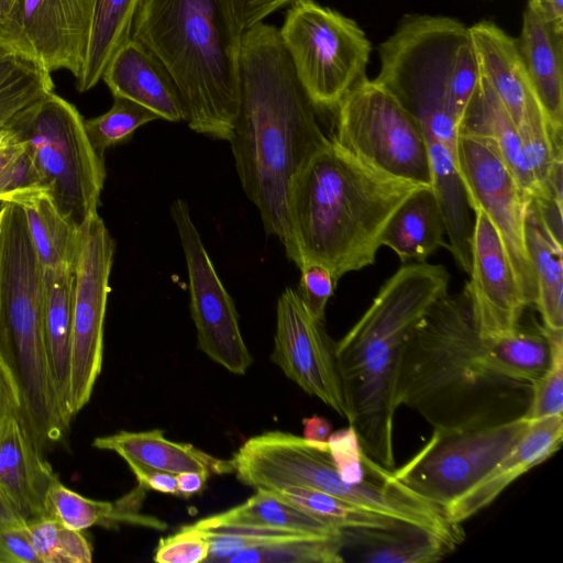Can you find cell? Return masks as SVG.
Returning <instances> with one entry per match:
<instances>
[{
  "instance_id": "obj_1",
  "label": "cell",
  "mask_w": 563,
  "mask_h": 563,
  "mask_svg": "<svg viewBox=\"0 0 563 563\" xmlns=\"http://www.w3.org/2000/svg\"><path fill=\"white\" fill-rule=\"evenodd\" d=\"M299 82L278 27L243 31L239 112L231 140L238 176L264 230L290 244L287 194L301 168L331 140Z\"/></svg>"
},
{
  "instance_id": "obj_2",
  "label": "cell",
  "mask_w": 563,
  "mask_h": 563,
  "mask_svg": "<svg viewBox=\"0 0 563 563\" xmlns=\"http://www.w3.org/2000/svg\"><path fill=\"white\" fill-rule=\"evenodd\" d=\"M532 390L533 384L506 377L487 364L463 288L440 297L408 335L395 404L417 411L433 430L473 431L525 418Z\"/></svg>"
},
{
  "instance_id": "obj_3",
  "label": "cell",
  "mask_w": 563,
  "mask_h": 563,
  "mask_svg": "<svg viewBox=\"0 0 563 563\" xmlns=\"http://www.w3.org/2000/svg\"><path fill=\"white\" fill-rule=\"evenodd\" d=\"M419 187L364 166L331 141L289 187L288 258L298 267L319 263L336 283L373 265L388 221Z\"/></svg>"
},
{
  "instance_id": "obj_4",
  "label": "cell",
  "mask_w": 563,
  "mask_h": 563,
  "mask_svg": "<svg viewBox=\"0 0 563 563\" xmlns=\"http://www.w3.org/2000/svg\"><path fill=\"white\" fill-rule=\"evenodd\" d=\"M450 274L442 265H402L380 287L372 305L335 342V355L350 424L365 455L393 471L395 383L404 344L429 308L448 292Z\"/></svg>"
},
{
  "instance_id": "obj_5",
  "label": "cell",
  "mask_w": 563,
  "mask_h": 563,
  "mask_svg": "<svg viewBox=\"0 0 563 563\" xmlns=\"http://www.w3.org/2000/svg\"><path fill=\"white\" fill-rule=\"evenodd\" d=\"M243 31L232 0H142L131 38L172 77L189 128L229 142L239 112Z\"/></svg>"
},
{
  "instance_id": "obj_6",
  "label": "cell",
  "mask_w": 563,
  "mask_h": 563,
  "mask_svg": "<svg viewBox=\"0 0 563 563\" xmlns=\"http://www.w3.org/2000/svg\"><path fill=\"white\" fill-rule=\"evenodd\" d=\"M1 205L0 339L18 374L26 421L37 443L43 444L59 440L70 423L56 394L48 362L45 274L23 208Z\"/></svg>"
},
{
  "instance_id": "obj_7",
  "label": "cell",
  "mask_w": 563,
  "mask_h": 563,
  "mask_svg": "<svg viewBox=\"0 0 563 563\" xmlns=\"http://www.w3.org/2000/svg\"><path fill=\"white\" fill-rule=\"evenodd\" d=\"M234 474L254 489L303 486L318 489L386 517L422 527L442 539L454 527L444 510L418 496L382 468L373 478L346 484L331 459L328 442H316L283 431L249 438L231 457Z\"/></svg>"
},
{
  "instance_id": "obj_8",
  "label": "cell",
  "mask_w": 563,
  "mask_h": 563,
  "mask_svg": "<svg viewBox=\"0 0 563 563\" xmlns=\"http://www.w3.org/2000/svg\"><path fill=\"white\" fill-rule=\"evenodd\" d=\"M383 85L419 123H459L481 79L470 27L440 15H406L378 48Z\"/></svg>"
},
{
  "instance_id": "obj_9",
  "label": "cell",
  "mask_w": 563,
  "mask_h": 563,
  "mask_svg": "<svg viewBox=\"0 0 563 563\" xmlns=\"http://www.w3.org/2000/svg\"><path fill=\"white\" fill-rule=\"evenodd\" d=\"M55 208L77 228L98 213L104 158L90 144L84 118L54 91L10 122Z\"/></svg>"
},
{
  "instance_id": "obj_10",
  "label": "cell",
  "mask_w": 563,
  "mask_h": 563,
  "mask_svg": "<svg viewBox=\"0 0 563 563\" xmlns=\"http://www.w3.org/2000/svg\"><path fill=\"white\" fill-rule=\"evenodd\" d=\"M297 78L316 109L334 112L366 77L372 44L352 19L314 0L288 5L278 29Z\"/></svg>"
},
{
  "instance_id": "obj_11",
  "label": "cell",
  "mask_w": 563,
  "mask_h": 563,
  "mask_svg": "<svg viewBox=\"0 0 563 563\" xmlns=\"http://www.w3.org/2000/svg\"><path fill=\"white\" fill-rule=\"evenodd\" d=\"M330 140L387 177L431 186L427 143L416 119L377 80L355 85L334 110Z\"/></svg>"
},
{
  "instance_id": "obj_12",
  "label": "cell",
  "mask_w": 563,
  "mask_h": 563,
  "mask_svg": "<svg viewBox=\"0 0 563 563\" xmlns=\"http://www.w3.org/2000/svg\"><path fill=\"white\" fill-rule=\"evenodd\" d=\"M529 420L473 431L433 430L429 441L391 475L443 510L484 479L512 450Z\"/></svg>"
},
{
  "instance_id": "obj_13",
  "label": "cell",
  "mask_w": 563,
  "mask_h": 563,
  "mask_svg": "<svg viewBox=\"0 0 563 563\" xmlns=\"http://www.w3.org/2000/svg\"><path fill=\"white\" fill-rule=\"evenodd\" d=\"M114 247V241L98 213L81 225L74 273L70 361L73 416L90 400L102 367L103 327Z\"/></svg>"
},
{
  "instance_id": "obj_14",
  "label": "cell",
  "mask_w": 563,
  "mask_h": 563,
  "mask_svg": "<svg viewBox=\"0 0 563 563\" xmlns=\"http://www.w3.org/2000/svg\"><path fill=\"white\" fill-rule=\"evenodd\" d=\"M456 158L471 210L481 209L501 239L523 300L534 306L537 286L525 242L528 197L487 140L459 133Z\"/></svg>"
},
{
  "instance_id": "obj_15",
  "label": "cell",
  "mask_w": 563,
  "mask_h": 563,
  "mask_svg": "<svg viewBox=\"0 0 563 563\" xmlns=\"http://www.w3.org/2000/svg\"><path fill=\"white\" fill-rule=\"evenodd\" d=\"M170 214L187 266L189 308L197 332V346L230 373L244 375L253 358L240 330L234 301L217 274L187 202L176 199Z\"/></svg>"
},
{
  "instance_id": "obj_16",
  "label": "cell",
  "mask_w": 563,
  "mask_h": 563,
  "mask_svg": "<svg viewBox=\"0 0 563 563\" xmlns=\"http://www.w3.org/2000/svg\"><path fill=\"white\" fill-rule=\"evenodd\" d=\"M276 317L272 362L302 390L350 422L351 411L338 366L335 342L323 321L310 313L291 287L279 296Z\"/></svg>"
},
{
  "instance_id": "obj_17",
  "label": "cell",
  "mask_w": 563,
  "mask_h": 563,
  "mask_svg": "<svg viewBox=\"0 0 563 563\" xmlns=\"http://www.w3.org/2000/svg\"><path fill=\"white\" fill-rule=\"evenodd\" d=\"M87 24L82 0H13L0 23V49L47 73L82 67Z\"/></svg>"
},
{
  "instance_id": "obj_18",
  "label": "cell",
  "mask_w": 563,
  "mask_h": 563,
  "mask_svg": "<svg viewBox=\"0 0 563 563\" xmlns=\"http://www.w3.org/2000/svg\"><path fill=\"white\" fill-rule=\"evenodd\" d=\"M470 280L464 289L482 339L514 332L527 305L498 232L481 209L473 210Z\"/></svg>"
},
{
  "instance_id": "obj_19",
  "label": "cell",
  "mask_w": 563,
  "mask_h": 563,
  "mask_svg": "<svg viewBox=\"0 0 563 563\" xmlns=\"http://www.w3.org/2000/svg\"><path fill=\"white\" fill-rule=\"evenodd\" d=\"M57 478L40 452L24 413L0 424V486L25 521L45 517V499Z\"/></svg>"
},
{
  "instance_id": "obj_20",
  "label": "cell",
  "mask_w": 563,
  "mask_h": 563,
  "mask_svg": "<svg viewBox=\"0 0 563 563\" xmlns=\"http://www.w3.org/2000/svg\"><path fill=\"white\" fill-rule=\"evenodd\" d=\"M563 440V415L530 420L512 450L478 484L444 508L448 520L460 525L489 506L515 479L550 459Z\"/></svg>"
},
{
  "instance_id": "obj_21",
  "label": "cell",
  "mask_w": 563,
  "mask_h": 563,
  "mask_svg": "<svg viewBox=\"0 0 563 563\" xmlns=\"http://www.w3.org/2000/svg\"><path fill=\"white\" fill-rule=\"evenodd\" d=\"M113 97L130 99L169 122L186 121L180 95L165 67L130 38L113 55L102 78Z\"/></svg>"
},
{
  "instance_id": "obj_22",
  "label": "cell",
  "mask_w": 563,
  "mask_h": 563,
  "mask_svg": "<svg viewBox=\"0 0 563 563\" xmlns=\"http://www.w3.org/2000/svg\"><path fill=\"white\" fill-rule=\"evenodd\" d=\"M516 43L548 123L563 134V31L554 29L529 0Z\"/></svg>"
},
{
  "instance_id": "obj_23",
  "label": "cell",
  "mask_w": 563,
  "mask_h": 563,
  "mask_svg": "<svg viewBox=\"0 0 563 563\" xmlns=\"http://www.w3.org/2000/svg\"><path fill=\"white\" fill-rule=\"evenodd\" d=\"M100 450L112 451L125 463L177 475L183 472H200L209 477L234 473L232 460L213 456L189 443L174 442L163 430L119 431L98 437L92 442Z\"/></svg>"
},
{
  "instance_id": "obj_24",
  "label": "cell",
  "mask_w": 563,
  "mask_h": 563,
  "mask_svg": "<svg viewBox=\"0 0 563 563\" xmlns=\"http://www.w3.org/2000/svg\"><path fill=\"white\" fill-rule=\"evenodd\" d=\"M525 242L537 286L538 309L542 327L563 332V246L547 222L536 198L526 206Z\"/></svg>"
},
{
  "instance_id": "obj_25",
  "label": "cell",
  "mask_w": 563,
  "mask_h": 563,
  "mask_svg": "<svg viewBox=\"0 0 563 563\" xmlns=\"http://www.w3.org/2000/svg\"><path fill=\"white\" fill-rule=\"evenodd\" d=\"M459 133L490 142L528 197H540V189L523 155L520 135L490 85L481 76L467 103Z\"/></svg>"
},
{
  "instance_id": "obj_26",
  "label": "cell",
  "mask_w": 563,
  "mask_h": 563,
  "mask_svg": "<svg viewBox=\"0 0 563 563\" xmlns=\"http://www.w3.org/2000/svg\"><path fill=\"white\" fill-rule=\"evenodd\" d=\"M341 532L342 548L355 545L356 561L367 563H430L455 549L435 533L405 521Z\"/></svg>"
},
{
  "instance_id": "obj_27",
  "label": "cell",
  "mask_w": 563,
  "mask_h": 563,
  "mask_svg": "<svg viewBox=\"0 0 563 563\" xmlns=\"http://www.w3.org/2000/svg\"><path fill=\"white\" fill-rule=\"evenodd\" d=\"M445 223L431 186L415 190L395 211L383 235L382 246L393 250L402 263H423L445 245Z\"/></svg>"
},
{
  "instance_id": "obj_28",
  "label": "cell",
  "mask_w": 563,
  "mask_h": 563,
  "mask_svg": "<svg viewBox=\"0 0 563 563\" xmlns=\"http://www.w3.org/2000/svg\"><path fill=\"white\" fill-rule=\"evenodd\" d=\"M142 0H82L87 41L76 88H93L117 51L131 38L132 25Z\"/></svg>"
},
{
  "instance_id": "obj_29",
  "label": "cell",
  "mask_w": 563,
  "mask_h": 563,
  "mask_svg": "<svg viewBox=\"0 0 563 563\" xmlns=\"http://www.w3.org/2000/svg\"><path fill=\"white\" fill-rule=\"evenodd\" d=\"M75 271L44 269L46 300L44 332L51 373L66 418L70 409V361Z\"/></svg>"
},
{
  "instance_id": "obj_30",
  "label": "cell",
  "mask_w": 563,
  "mask_h": 563,
  "mask_svg": "<svg viewBox=\"0 0 563 563\" xmlns=\"http://www.w3.org/2000/svg\"><path fill=\"white\" fill-rule=\"evenodd\" d=\"M189 526L198 530L267 528L320 538L341 536V530L329 526L262 488L255 489V494L243 504L202 518Z\"/></svg>"
},
{
  "instance_id": "obj_31",
  "label": "cell",
  "mask_w": 563,
  "mask_h": 563,
  "mask_svg": "<svg viewBox=\"0 0 563 563\" xmlns=\"http://www.w3.org/2000/svg\"><path fill=\"white\" fill-rule=\"evenodd\" d=\"M137 494H130L118 503L87 498L64 486L56 478L49 486L45 499V517L57 520L62 526L82 531L96 525L132 522L156 529L165 523L141 516L135 509Z\"/></svg>"
},
{
  "instance_id": "obj_32",
  "label": "cell",
  "mask_w": 563,
  "mask_h": 563,
  "mask_svg": "<svg viewBox=\"0 0 563 563\" xmlns=\"http://www.w3.org/2000/svg\"><path fill=\"white\" fill-rule=\"evenodd\" d=\"M484 347L486 362L495 372L531 384L544 375L552 363V335L538 324H519L509 334L484 340Z\"/></svg>"
},
{
  "instance_id": "obj_33",
  "label": "cell",
  "mask_w": 563,
  "mask_h": 563,
  "mask_svg": "<svg viewBox=\"0 0 563 563\" xmlns=\"http://www.w3.org/2000/svg\"><path fill=\"white\" fill-rule=\"evenodd\" d=\"M21 207L43 268L75 271L80 246V229L62 216L46 194Z\"/></svg>"
},
{
  "instance_id": "obj_34",
  "label": "cell",
  "mask_w": 563,
  "mask_h": 563,
  "mask_svg": "<svg viewBox=\"0 0 563 563\" xmlns=\"http://www.w3.org/2000/svg\"><path fill=\"white\" fill-rule=\"evenodd\" d=\"M266 490L339 530L383 528L401 521L309 487L288 485Z\"/></svg>"
},
{
  "instance_id": "obj_35",
  "label": "cell",
  "mask_w": 563,
  "mask_h": 563,
  "mask_svg": "<svg viewBox=\"0 0 563 563\" xmlns=\"http://www.w3.org/2000/svg\"><path fill=\"white\" fill-rule=\"evenodd\" d=\"M52 91L54 82L49 73L0 49V128Z\"/></svg>"
},
{
  "instance_id": "obj_36",
  "label": "cell",
  "mask_w": 563,
  "mask_h": 563,
  "mask_svg": "<svg viewBox=\"0 0 563 563\" xmlns=\"http://www.w3.org/2000/svg\"><path fill=\"white\" fill-rule=\"evenodd\" d=\"M228 563H339L342 556L340 537H299L272 542L234 554Z\"/></svg>"
},
{
  "instance_id": "obj_37",
  "label": "cell",
  "mask_w": 563,
  "mask_h": 563,
  "mask_svg": "<svg viewBox=\"0 0 563 563\" xmlns=\"http://www.w3.org/2000/svg\"><path fill=\"white\" fill-rule=\"evenodd\" d=\"M150 109L123 97H113L112 107L95 118L84 119V126L96 153L104 158L107 148L128 141L142 125L158 120Z\"/></svg>"
},
{
  "instance_id": "obj_38",
  "label": "cell",
  "mask_w": 563,
  "mask_h": 563,
  "mask_svg": "<svg viewBox=\"0 0 563 563\" xmlns=\"http://www.w3.org/2000/svg\"><path fill=\"white\" fill-rule=\"evenodd\" d=\"M44 194L22 143L0 152V205L22 206Z\"/></svg>"
},
{
  "instance_id": "obj_39",
  "label": "cell",
  "mask_w": 563,
  "mask_h": 563,
  "mask_svg": "<svg viewBox=\"0 0 563 563\" xmlns=\"http://www.w3.org/2000/svg\"><path fill=\"white\" fill-rule=\"evenodd\" d=\"M328 446L334 466L346 484H361L375 477L384 468L365 455L357 433L351 424L333 431L328 440Z\"/></svg>"
},
{
  "instance_id": "obj_40",
  "label": "cell",
  "mask_w": 563,
  "mask_h": 563,
  "mask_svg": "<svg viewBox=\"0 0 563 563\" xmlns=\"http://www.w3.org/2000/svg\"><path fill=\"white\" fill-rule=\"evenodd\" d=\"M550 333L553 341L552 363L544 375L533 383L531 404L525 417L529 421L562 415L563 410V332Z\"/></svg>"
},
{
  "instance_id": "obj_41",
  "label": "cell",
  "mask_w": 563,
  "mask_h": 563,
  "mask_svg": "<svg viewBox=\"0 0 563 563\" xmlns=\"http://www.w3.org/2000/svg\"><path fill=\"white\" fill-rule=\"evenodd\" d=\"M209 552L206 534L188 525L159 539L153 560L157 563H199L208 559Z\"/></svg>"
},
{
  "instance_id": "obj_42",
  "label": "cell",
  "mask_w": 563,
  "mask_h": 563,
  "mask_svg": "<svg viewBox=\"0 0 563 563\" xmlns=\"http://www.w3.org/2000/svg\"><path fill=\"white\" fill-rule=\"evenodd\" d=\"M300 280L298 295L310 313L324 321L325 307L336 287L331 272L314 262H305L299 266Z\"/></svg>"
},
{
  "instance_id": "obj_43",
  "label": "cell",
  "mask_w": 563,
  "mask_h": 563,
  "mask_svg": "<svg viewBox=\"0 0 563 563\" xmlns=\"http://www.w3.org/2000/svg\"><path fill=\"white\" fill-rule=\"evenodd\" d=\"M16 413H24L22 389L9 351L0 339V424Z\"/></svg>"
},
{
  "instance_id": "obj_44",
  "label": "cell",
  "mask_w": 563,
  "mask_h": 563,
  "mask_svg": "<svg viewBox=\"0 0 563 563\" xmlns=\"http://www.w3.org/2000/svg\"><path fill=\"white\" fill-rule=\"evenodd\" d=\"M0 562L41 563L31 544L26 522L0 528Z\"/></svg>"
},
{
  "instance_id": "obj_45",
  "label": "cell",
  "mask_w": 563,
  "mask_h": 563,
  "mask_svg": "<svg viewBox=\"0 0 563 563\" xmlns=\"http://www.w3.org/2000/svg\"><path fill=\"white\" fill-rule=\"evenodd\" d=\"M92 550L81 531L60 525L54 545L52 563H90Z\"/></svg>"
},
{
  "instance_id": "obj_46",
  "label": "cell",
  "mask_w": 563,
  "mask_h": 563,
  "mask_svg": "<svg viewBox=\"0 0 563 563\" xmlns=\"http://www.w3.org/2000/svg\"><path fill=\"white\" fill-rule=\"evenodd\" d=\"M296 0H232L238 21L243 30L264 20Z\"/></svg>"
},
{
  "instance_id": "obj_47",
  "label": "cell",
  "mask_w": 563,
  "mask_h": 563,
  "mask_svg": "<svg viewBox=\"0 0 563 563\" xmlns=\"http://www.w3.org/2000/svg\"><path fill=\"white\" fill-rule=\"evenodd\" d=\"M140 486L162 494L178 495L176 475L128 462Z\"/></svg>"
},
{
  "instance_id": "obj_48",
  "label": "cell",
  "mask_w": 563,
  "mask_h": 563,
  "mask_svg": "<svg viewBox=\"0 0 563 563\" xmlns=\"http://www.w3.org/2000/svg\"><path fill=\"white\" fill-rule=\"evenodd\" d=\"M303 438L316 442H328L333 432L330 420L320 416H312L302 419Z\"/></svg>"
},
{
  "instance_id": "obj_49",
  "label": "cell",
  "mask_w": 563,
  "mask_h": 563,
  "mask_svg": "<svg viewBox=\"0 0 563 563\" xmlns=\"http://www.w3.org/2000/svg\"><path fill=\"white\" fill-rule=\"evenodd\" d=\"M208 478V475L195 471L177 474L176 479L178 495L190 497L200 493L205 488Z\"/></svg>"
},
{
  "instance_id": "obj_50",
  "label": "cell",
  "mask_w": 563,
  "mask_h": 563,
  "mask_svg": "<svg viewBox=\"0 0 563 563\" xmlns=\"http://www.w3.org/2000/svg\"><path fill=\"white\" fill-rule=\"evenodd\" d=\"M537 4L540 7L547 21L558 31H563V0H542Z\"/></svg>"
},
{
  "instance_id": "obj_51",
  "label": "cell",
  "mask_w": 563,
  "mask_h": 563,
  "mask_svg": "<svg viewBox=\"0 0 563 563\" xmlns=\"http://www.w3.org/2000/svg\"><path fill=\"white\" fill-rule=\"evenodd\" d=\"M26 522L0 486V528Z\"/></svg>"
},
{
  "instance_id": "obj_52",
  "label": "cell",
  "mask_w": 563,
  "mask_h": 563,
  "mask_svg": "<svg viewBox=\"0 0 563 563\" xmlns=\"http://www.w3.org/2000/svg\"><path fill=\"white\" fill-rule=\"evenodd\" d=\"M21 143L16 132L9 124L0 128V152Z\"/></svg>"
},
{
  "instance_id": "obj_53",
  "label": "cell",
  "mask_w": 563,
  "mask_h": 563,
  "mask_svg": "<svg viewBox=\"0 0 563 563\" xmlns=\"http://www.w3.org/2000/svg\"><path fill=\"white\" fill-rule=\"evenodd\" d=\"M13 0H0V23L8 13Z\"/></svg>"
},
{
  "instance_id": "obj_54",
  "label": "cell",
  "mask_w": 563,
  "mask_h": 563,
  "mask_svg": "<svg viewBox=\"0 0 563 563\" xmlns=\"http://www.w3.org/2000/svg\"><path fill=\"white\" fill-rule=\"evenodd\" d=\"M2 218H3V207L0 206V229H1Z\"/></svg>"
},
{
  "instance_id": "obj_55",
  "label": "cell",
  "mask_w": 563,
  "mask_h": 563,
  "mask_svg": "<svg viewBox=\"0 0 563 563\" xmlns=\"http://www.w3.org/2000/svg\"><path fill=\"white\" fill-rule=\"evenodd\" d=\"M532 1H534V2H537V3H540L542 0H532Z\"/></svg>"
}]
</instances>
